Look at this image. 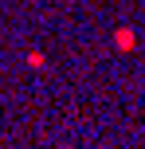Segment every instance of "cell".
Wrapping results in <instances>:
<instances>
[{"instance_id":"6da1fadb","label":"cell","mask_w":145,"mask_h":149,"mask_svg":"<svg viewBox=\"0 0 145 149\" xmlns=\"http://www.w3.org/2000/svg\"><path fill=\"white\" fill-rule=\"evenodd\" d=\"M114 47L118 51H133V47H137V31L133 28H118L114 31Z\"/></svg>"},{"instance_id":"7a4b0ae2","label":"cell","mask_w":145,"mask_h":149,"mask_svg":"<svg viewBox=\"0 0 145 149\" xmlns=\"http://www.w3.org/2000/svg\"><path fill=\"white\" fill-rule=\"evenodd\" d=\"M43 63H47V55H43V51H28V67H35V71H39Z\"/></svg>"}]
</instances>
